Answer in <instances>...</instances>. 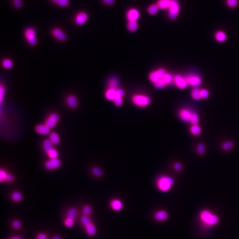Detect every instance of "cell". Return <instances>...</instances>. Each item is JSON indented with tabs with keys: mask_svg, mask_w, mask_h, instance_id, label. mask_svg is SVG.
Returning a JSON list of instances; mask_svg holds the SVG:
<instances>
[{
	"mask_svg": "<svg viewBox=\"0 0 239 239\" xmlns=\"http://www.w3.org/2000/svg\"><path fill=\"white\" fill-rule=\"evenodd\" d=\"M199 219L204 226L208 228L215 226L219 222L218 215L208 209H204L200 212Z\"/></svg>",
	"mask_w": 239,
	"mask_h": 239,
	"instance_id": "obj_1",
	"label": "cell"
},
{
	"mask_svg": "<svg viewBox=\"0 0 239 239\" xmlns=\"http://www.w3.org/2000/svg\"><path fill=\"white\" fill-rule=\"evenodd\" d=\"M175 184L173 178L168 175L159 177L156 181V186L160 191L167 192L170 191Z\"/></svg>",
	"mask_w": 239,
	"mask_h": 239,
	"instance_id": "obj_2",
	"label": "cell"
},
{
	"mask_svg": "<svg viewBox=\"0 0 239 239\" xmlns=\"http://www.w3.org/2000/svg\"><path fill=\"white\" fill-rule=\"evenodd\" d=\"M132 102L139 107H144L149 106L151 104V100L149 96L144 94H136L132 97Z\"/></svg>",
	"mask_w": 239,
	"mask_h": 239,
	"instance_id": "obj_3",
	"label": "cell"
},
{
	"mask_svg": "<svg viewBox=\"0 0 239 239\" xmlns=\"http://www.w3.org/2000/svg\"><path fill=\"white\" fill-rule=\"evenodd\" d=\"M180 5L178 0H172L171 5L168 10V17L171 20L175 19L180 12Z\"/></svg>",
	"mask_w": 239,
	"mask_h": 239,
	"instance_id": "obj_4",
	"label": "cell"
},
{
	"mask_svg": "<svg viewBox=\"0 0 239 239\" xmlns=\"http://www.w3.org/2000/svg\"><path fill=\"white\" fill-rule=\"evenodd\" d=\"M25 36L28 43L31 46H36L37 40L36 37V32L32 27L27 28L25 31Z\"/></svg>",
	"mask_w": 239,
	"mask_h": 239,
	"instance_id": "obj_5",
	"label": "cell"
},
{
	"mask_svg": "<svg viewBox=\"0 0 239 239\" xmlns=\"http://www.w3.org/2000/svg\"><path fill=\"white\" fill-rule=\"evenodd\" d=\"M167 73V70L165 68H161L151 72L149 74V79L151 82L154 83L159 80L162 79Z\"/></svg>",
	"mask_w": 239,
	"mask_h": 239,
	"instance_id": "obj_6",
	"label": "cell"
},
{
	"mask_svg": "<svg viewBox=\"0 0 239 239\" xmlns=\"http://www.w3.org/2000/svg\"><path fill=\"white\" fill-rule=\"evenodd\" d=\"M188 85L193 87H198L202 84V79L200 76L195 74H189L184 76Z\"/></svg>",
	"mask_w": 239,
	"mask_h": 239,
	"instance_id": "obj_7",
	"label": "cell"
},
{
	"mask_svg": "<svg viewBox=\"0 0 239 239\" xmlns=\"http://www.w3.org/2000/svg\"><path fill=\"white\" fill-rule=\"evenodd\" d=\"M173 82L176 86L179 89H184L188 85L185 77L180 75H176L174 76Z\"/></svg>",
	"mask_w": 239,
	"mask_h": 239,
	"instance_id": "obj_8",
	"label": "cell"
},
{
	"mask_svg": "<svg viewBox=\"0 0 239 239\" xmlns=\"http://www.w3.org/2000/svg\"><path fill=\"white\" fill-rule=\"evenodd\" d=\"M139 17L140 12L137 8H130L126 13V18L128 21H137Z\"/></svg>",
	"mask_w": 239,
	"mask_h": 239,
	"instance_id": "obj_9",
	"label": "cell"
},
{
	"mask_svg": "<svg viewBox=\"0 0 239 239\" xmlns=\"http://www.w3.org/2000/svg\"><path fill=\"white\" fill-rule=\"evenodd\" d=\"M88 15L85 12H80L75 17V22L78 26H82L88 21Z\"/></svg>",
	"mask_w": 239,
	"mask_h": 239,
	"instance_id": "obj_10",
	"label": "cell"
},
{
	"mask_svg": "<svg viewBox=\"0 0 239 239\" xmlns=\"http://www.w3.org/2000/svg\"><path fill=\"white\" fill-rule=\"evenodd\" d=\"M59 120V116L58 114L57 113H53L47 119L45 124L49 128H52L56 125L57 123L58 122Z\"/></svg>",
	"mask_w": 239,
	"mask_h": 239,
	"instance_id": "obj_11",
	"label": "cell"
},
{
	"mask_svg": "<svg viewBox=\"0 0 239 239\" xmlns=\"http://www.w3.org/2000/svg\"><path fill=\"white\" fill-rule=\"evenodd\" d=\"M193 112L188 109H182L179 112V116L184 122H189Z\"/></svg>",
	"mask_w": 239,
	"mask_h": 239,
	"instance_id": "obj_12",
	"label": "cell"
},
{
	"mask_svg": "<svg viewBox=\"0 0 239 239\" xmlns=\"http://www.w3.org/2000/svg\"><path fill=\"white\" fill-rule=\"evenodd\" d=\"M61 165V162L58 158L50 159L46 163V167L49 170H53L59 168Z\"/></svg>",
	"mask_w": 239,
	"mask_h": 239,
	"instance_id": "obj_13",
	"label": "cell"
},
{
	"mask_svg": "<svg viewBox=\"0 0 239 239\" xmlns=\"http://www.w3.org/2000/svg\"><path fill=\"white\" fill-rule=\"evenodd\" d=\"M168 218V214L165 210H161L154 213V219L159 222L165 221Z\"/></svg>",
	"mask_w": 239,
	"mask_h": 239,
	"instance_id": "obj_14",
	"label": "cell"
},
{
	"mask_svg": "<svg viewBox=\"0 0 239 239\" xmlns=\"http://www.w3.org/2000/svg\"><path fill=\"white\" fill-rule=\"evenodd\" d=\"M52 34L57 39L60 41H65L67 38L66 34L62 29L58 28H54L53 29L52 31Z\"/></svg>",
	"mask_w": 239,
	"mask_h": 239,
	"instance_id": "obj_15",
	"label": "cell"
},
{
	"mask_svg": "<svg viewBox=\"0 0 239 239\" xmlns=\"http://www.w3.org/2000/svg\"><path fill=\"white\" fill-rule=\"evenodd\" d=\"M119 84H120L119 80L116 77H112L108 81L109 89L117 90L119 87Z\"/></svg>",
	"mask_w": 239,
	"mask_h": 239,
	"instance_id": "obj_16",
	"label": "cell"
},
{
	"mask_svg": "<svg viewBox=\"0 0 239 239\" xmlns=\"http://www.w3.org/2000/svg\"><path fill=\"white\" fill-rule=\"evenodd\" d=\"M36 131L38 134L48 135L50 132V128L46 124L38 125L36 128Z\"/></svg>",
	"mask_w": 239,
	"mask_h": 239,
	"instance_id": "obj_17",
	"label": "cell"
},
{
	"mask_svg": "<svg viewBox=\"0 0 239 239\" xmlns=\"http://www.w3.org/2000/svg\"><path fill=\"white\" fill-rule=\"evenodd\" d=\"M110 206L112 209L115 211H120L123 207V204L121 200L115 199L110 203Z\"/></svg>",
	"mask_w": 239,
	"mask_h": 239,
	"instance_id": "obj_18",
	"label": "cell"
},
{
	"mask_svg": "<svg viewBox=\"0 0 239 239\" xmlns=\"http://www.w3.org/2000/svg\"><path fill=\"white\" fill-rule=\"evenodd\" d=\"M172 0H158L157 4L158 6L159 9L161 10H168Z\"/></svg>",
	"mask_w": 239,
	"mask_h": 239,
	"instance_id": "obj_19",
	"label": "cell"
},
{
	"mask_svg": "<svg viewBox=\"0 0 239 239\" xmlns=\"http://www.w3.org/2000/svg\"><path fill=\"white\" fill-rule=\"evenodd\" d=\"M215 38L218 42L223 43L227 39V36L225 32L223 31H218L215 34Z\"/></svg>",
	"mask_w": 239,
	"mask_h": 239,
	"instance_id": "obj_20",
	"label": "cell"
},
{
	"mask_svg": "<svg viewBox=\"0 0 239 239\" xmlns=\"http://www.w3.org/2000/svg\"><path fill=\"white\" fill-rule=\"evenodd\" d=\"M106 98L110 101H114L116 97V90L108 89L105 93Z\"/></svg>",
	"mask_w": 239,
	"mask_h": 239,
	"instance_id": "obj_21",
	"label": "cell"
},
{
	"mask_svg": "<svg viewBox=\"0 0 239 239\" xmlns=\"http://www.w3.org/2000/svg\"><path fill=\"white\" fill-rule=\"evenodd\" d=\"M53 149V143L49 139H46L43 142V149L44 151L48 153V152Z\"/></svg>",
	"mask_w": 239,
	"mask_h": 239,
	"instance_id": "obj_22",
	"label": "cell"
},
{
	"mask_svg": "<svg viewBox=\"0 0 239 239\" xmlns=\"http://www.w3.org/2000/svg\"><path fill=\"white\" fill-rule=\"evenodd\" d=\"M138 28L137 21H128L127 24V28L129 32H136Z\"/></svg>",
	"mask_w": 239,
	"mask_h": 239,
	"instance_id": "obj_23",
	"label": "cell"
},
{
	"mask_svg": "<svg viewBox=\"0 0 239 239\" xmlns=\"http://www.w3.org/2000/svg\"><path fill=\"white\" fill-rule=\"evenodd\" d=\"M159 8L157 4H152L149 6L147 8V12L149 15H155L159 11Z\"/></svg>",
	"mask_w": 239,
	"mask_h": 239,
	"instance_id": "obj_24",
	"label": "cell"
},
{
	"mask_svg": "<svg viewBox=\"0 0 239 239\" xmlns=\"http://www.w3.org/2000/svg\"><path fill=\"white\" fill-rule=\"evenodd\" d=\"M192 98L195 100H199L201 99L200 97V89L198 87H196L192 89L191 92Z\"/></svg>",
	"mask_w": 239,
	"mask_h": 239,
	"instance_id": "obj_25",
	"label": "cell"
},
{
	"mask_svg": "<svg viewBox=\"0 0 239 239\" xmlns=\"http://www.w3.org/2000/svg\"><path fill=\"white\" fill-rule=\"evenodd\" d=\"M67 103L71 107H76L78 105L76 97L73 95H70L67 99Z\"/></svg>",
	"mask_w": 239,
	"mask_h": 239,
	"instance_id": "obj_26",
	"label": "cell"
},
{
	"mask_svg": "<svg viewBox=\"0 0 239 239\" xmlns=\"http://www.w3.org/2000/svg\"><path fill=\"white\" fill-rule=\"evenodd\" d=\"M190 131L193 135L197 136L201 133L202 128L198 125H193L190 128Z\"/></svg>",
	"mask_w": 239,
	"mask_h": 239,
	"instance_id": "obj_27",
	"label": "cell"
},
{
	"mask_svg": "<svg viewBox=\"0 0 239 239\" xmlns=\"http://www.w3.org/2000/svg\"><path fill=\"white\" fill-rule=\"evenodd\" d=\"M86 231L87 234L90 236H93L95 234L96 232V229L95 226L93 224L91 223L85 227Z\"/></svg>",
	"mask_w": 239,
	"mask_h": 239,
	"instance_id": "obj_28",
	"label": "cell"
},
{
	"mask_svg": "<svg viewBox=\"0 0 239 239\" xmlns=\"http://www.w3.org/2000/svg\"><path fill=\"white\" fill-rule=\"evenodd\" d=\"M162 80H163V81L165 82V84L166 85H169V84H171L172 82H173L174 76L172 74L167 73L165 76H163V78H162Z\"/></svg>",
	"mask_w": 239,
	"mask_h": 239,
	"instance_id": "obj_29",
	"label": "cell"
},
{
	"mask_svg": "<svg viewBox=\"0 0 239 239\" xmlns=\"http://www.w3.org/2000/svg\"><path fill=\"white\" fill-rule=\"evenodd\" d=\"M199 122V115L197 114V113L193 112L189 122L191 123V125H198Z\"/></svg>",
	"mask_w": 239,
	"mask_h": 239,
	"instance_id": "obj_30",
	"label": "cell"
},
{
	"mask_svg": "<svg viewBox=\"0 0 239 239\" xmlns=\"http://www.w3.org/2000/svg\"><path fill=\"white\" fill-rule=\"evenodd\" d=\"M76 210L74 207H71L69 209L67 214V218L70 219L71 220H74L76 218Z\"/></svg>",
	"mask_w": 239,
	"mask_h": 239,
	"instance_id": "obj_31",
	"label": "cell"
},
{
	"mask_svg": "<svg viewBox=\"0 0 239 239\" xmlns=\"http://www.w3.org/2000/svg\"><path fill=\"white\" fill-rule=\"evenodd\" d=\"M234 142L231 141H228L225 142L222 144V149L225 151H229L233 148L234 147Z\"/></svg>",
	"mask_w": 239,
	"mask_h": 239,
	"instance_id": "obj_32",
	"label": "cell"
},
{
	"mask_svg": "<svg viewBox=\"0 0 239 239\" xmlns=\"http://www.w3.org/2000/svg\"><path fill=\"white\" fill-rule=\"evenodd\" d=\"M50 139L52 141L54 144H58L60 142V138L59 135L55 132H52L50 135Z\"/></svg>",
	"mask_w": 239,
	"mask_h": 239,
	"instance_id": "obj_33",
	"label": "cell"
},
{
	"mask_svg": "<svg viewBox=\"0 0 239 239\" xmlns=\"http://www.w3.org/2000/svg\"><path fill=\"white\" fill-rule=\"evenodd\" d=\"M2 65L5 69H11L13 66L12 61L10 59H5L2 61Z\"/></svg>",
	"mask_w": 239,
	"mask_h": 239,
	"instance_id": "obj_34",
	"label": "cell"
},
{
	"mask_svg": "<svg viewBox=\"0 0 239 239\" xmlns=\"http://www.w3.org/2000/svg\"><path fill=\"white\" fill-rule=\"evenodd\" d=\"M12 198L15 202H20L22 199V196L20 192L15 191L12 194Z\"/></svg>",
	"mask_w": 239,
	"mask_h": 239,
	"instance_id": "obj_35",
	"label": "cell"
},
{
	"mask_svg": "<svg viewBox=\"0 0 239 239\" xmlns=\"http://www.w3.org/2000/svg\"><path fill=\"white\" fill-rule=\"evenodd\" d=\"M81 222L82 224L86 227V226H88V225L91 223V220L90 218L88 217L87 215H84L81 218Z\"/></svg>",
	"mask_w": 239,
	"mask_h": 239,
	"instance_id": "obj_36",
	"label": "cell"
},
{
	"mask_svg": "<svg viewBox=\"0 0 239 239\" xmlns=\"http://www.w3.org/2000/svg\"><path fill=\"white\" fill-rule=\"evenodd\" d=\"M153 85L156 89H159L165 88V86L167 85L165 84V82L162 79L159 80L153 83Z\"/></svg>",
	"mask_w": 239,
	"mask_h": 239,
	"instance_id": "obj_37",
	"label": "cell"
},
{
	"mask_svg": "<svg viewBox=\"0 0 239 239\" xmlns=\"http://www.w3.org/2000/svg\"><path fill=\"white\" fill-rule=\"evenodd\" d=\"M226 4L230 8H235L239 4L238 0H226Z\"/></svg>",
	"mask_w": 239,
	"mask_h": 239,
	"instance_id": "obj_38",
	"label": "cell"
},
{
	"mask_svg": "<svg viewBox=\"0 0 239 239\" xmlns=\"http://www.w3.org/2000/svg\"><path fill=\"white\" fill-rule=\"evenodd\" d=\"M47 154L49 157L50 158V159H54L57 158L58 156V152L55 149H53L52 150H50Z\"/></svg>",
	"mask_w": 239,
	"mask_h": 239,
	"instance_id": "obj_39",
	"label": "cell"
},
{
	"mask_svg": "<svg viewBox=\"0 0 239 239\" xmlns=\"http://www.w3.org/2000/svg\"><path fill=\"white\" fill-rule=\"evenodd\" d=\"M197 152L199 154H203L205 151V147L203 144H200L198 145L197 147Z\"/></svg>",
	"mask_w": 239,
	"mask_h": 239,
	"instance_id": "obj_40",
	"label": "cell"
},
{
	"mask_svg": "<svg viewBox=\"0 0 239 239\" xmlns=\"http://www.w3.org/2000/svg\"><path fill=\"white\" fill-rule=\"evenodd\" d=\"M209 96V91L205 89H200V97L201 99H207Z\"/></svg>",
	"mask_w": 239,
	"mask_h": 239,
	"instance_id": "obj_41",
	"label": "cell"
},
{
	"mask_svg": "<svg viewBox=\"0 0 239 239\" xmlns=\"http://www.w3.org/2000/svg\"><path fill=\"white\" fill-rule=\"evenodd\" d=\"M93 173L96 177H101L102 175V171L98 167H94L93 170Z\"/></svg>",
	"mask_w": 239,
	"mask_h": 239,
	"instance_id": "obj_42",
	"label": "cell"
},
{
	"mask_svg": "<svg viewBox=\"0 0 239 239\" xmlns=\"http://www.w3.org/2000/svg\"><path fill=\"white\" fill-rule=\"evenodd\" d=\"M70 1L69 0H59L57 5L60 7H67L69 5Z\"/></svg>",
	"mask_w": 239,
	"mask_h": 239,
	"instance_id": "obj_43",
	"label": "cell"
},
{
	"mask_svg": "<svg viewBox=\"0 0 239 239\" xmlns=\"http://www.w3.org/2000/svg\"><path fill=\"white\" fill-rule=\"evenodd\" d=\"M91 211H92L91 207L89 205H86V206H85V207H84V208H83V210L84 214L85 215H87V216H88L90 214Z\"/></svg>",
	"mask_w": 239,
	"mask_h": 239,
	"instance_id": "obj_44",
	"label": "cell"
},
{
	"mask_svg": "<svg viewBox=\"0 0 239 239\" xmlns=\"http://www.w3.org/2000/svg\"><path fill=\"white\" fill-rule=\"evenodd\" d=\"M7 175V173H6L5 170L1 169L0 170V181L1 182H3L4 181H5Z\"/></svg>",
	"mask_w": 239,
	"mask_h": 239,
	"instance_id": "obj_45",
	"label": "cell"
},
{
	"mask_svg": "<svg viewBox=\"0 0 239 239\" xmlns=\"http://www.w3.org/2000/svg\"><path fill=\"white\" fill-rule=\"evenodd\" d=\"M74 220L70 219H67L65 221H64V224L68 228H71L74 225Z\"/></svg>",
	"mask_w": 239,
	"mask_h": 239,
	"instance_id": "obj_46",
	"label": "cell"
},
{
	"mask_svg": "<svg viewBox=\"0 0 239 239\" xmlns=\"http://www.w3.org/2000/svg\"><path fill=\"white\" fill-rule=\"evenodd\" d=\"M114 104L116 106H121L123 104V100H122V97H116L115 98V99L114 100Z\"/></svg>",
	"mask_w": 239,
	"mask_h": 239,
	"instance_id": "obj_47",
	"label": "cell"
},
{
	"mask_svg": "<svg viewBox=\"0 0 239 239\" xmlns=\"http://www.w3.org/2000/svg\"><path fill=\"white\" fill-rule=\"evenodd\" d=\"M13 227L15 229H18L21 227L22 224L20 221L19 220H15L13 222Z\"/></svg>",
	"mask_w": 239,
	"mask_h": 239,
	"instance_id": "obj_48",
	"label": "cell"
},
{
	"mask_svg": "<svg viewBox=\"0 0 239 239\" xmlns=\"http://www.w3.org/2000/svg\"><path fill=\"white\" fill-rule=\"evenodd\" d=\"M5 88H4V86L2 85L1 86V88H0V101L1 103H2V100H3V98H4V96L5 95Z\"/></svg>",
	"mask_w": 239,
	"mask_h": 239,
	"instance_id": "obj_49",
	"label": "cell"
},
{
	"mask_svg": "<svg viewBox=\"0 0 239 239\" xmlns=\"http://www.w3.org/2000/svg\"><path fill=\"white\" fill-rule=\"evenodd\" d=\"M14 1V5L17 8H21L22 6V0H13Z\"/></svg>",
	"mask_w": 239,
	"mask_h": 239,
	"instance_id": "obj_50",
	"label": "cell"
},
{
	"mask_svg": "<svg viewBox=\"0 0 239 239\" xmlns=\"http://www.w3.org/2000/svg\"><path fill=\"white\" fill-rule=\"evenodd\" d=\"M174 169L176 171L179 172L182 170V165H181L180 163H175V165H174Z\"/></svg>",
	"mask_w": 239,
	"mask_h": 239,
	"instance_id": "obj_51",
	"label": "cell"
},
{
	"mask_svg": "<svg viewBox=\"0 0 239 239\" xmlns=\"http://www.w3.org/2000/svg\"><path fill=\"white\" fill-rule=\"evenodd\" d=\"M124 95H125V92L121 89H118L117 90H116V97H123Z\"/></svg>",
	"mask_w": 239,
	"mask_h": 239,
	"instance_id": "obj_52",
	"label": "cell"
},
{
	"mask_svg": "<svg viewBox=\"0 0 239 239\" xmlns=\"http://www.w3.org/2000/svg\"><path fill=\"white\" fill-rule=\"evenodd\" d=\"M103 2L107 5H112L115 4V0H102Z\"/></svg>",
	"mask_w": 239,
	"mask_h": 239,
	"instance_id": "obj_53",
	"label": "cell"
},
{
	"mask_svg": "<svg viewBox=\"0 0 239 239\" xmlns=\"http://www.w3.org/2000/svg\"><path fill=\"white\" fill-rule=\"evenodd\" d=\"M13 180H14V177L11 175V174H7L6 178V181H7L8 182H12Z\"/></svg>",
	"mask_w": 239,
	"mask_h": 239,
	"instance_id": "obj_54",
	"label": "cell"
},
{
	"mask_svg": "<svg viewBox=\"0 0 239 239\" xmlns=\"http://www.w3.org/2000/svg\"><path fill=\"white\" fill-rule=\"evenodd\" d=\"M47 236L45 234H39L38 235L37 239H47Z\"/></svg>",
	"mask_w": 239,
	"mask_h": 239,
	"instance_id": "obj_55",
	"label": "cell"
},
{
	"mask_svg": "<svg viewBox=\"0 0 239 239\" xmlns=\"http://www.w3.org/2000/svg\"><path fill=\"white\" fill-rule=\"evenodd\" d=\"M52 239H61V238L58 236H55L54 237H53V238Z\"/></svg>",
	"mask_w": 239,
	"mask_h": 239,
	"instance_id": "obj_56",
	"label": "cell"
},
{
	"mask_svg": "<svg viewBox=\"0 0 239 239\" xmlns=\"http://www.w3.org/2000/svg\"><path fill=\"white\" fill-rule=\"evenodd\" d=\"M54 3H55V4H57V3L58 2L59 0H51Z\"/></svg>",
	"mask_w": 239,
	"mask_h": 239,
	"instance_id": "obj_57",
	"label": "cell"
}]
</instances>
